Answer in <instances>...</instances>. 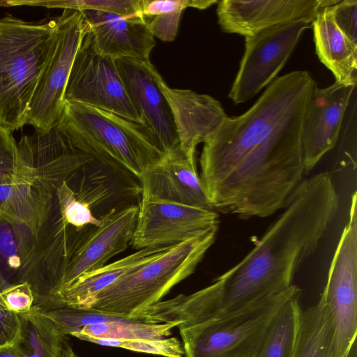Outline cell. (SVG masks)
<instances>
[{"label": "cell", "instance_id": "obj_1", "mask_svg": "<svg viewBox=\"0 0 357 357\" xmlns=\"http://www.w3.org/2000/svg\"><path fill=\"white\" fill-rule=\"evenodd\" d=\"M317 84L307 70L276 77L245 112L204 142L200 182L210 207L247 220L282 209L305 175L301 134Z\"/></svg>", "mask_w": 357, "mask_h": 357}, {"label": "cell", "instance_id": "obj_2", "mask_svg": "<svg viewBox=\"0 0 357 357\" xmlns=\"http://www.w3.org/2000/svg\"><path fill=\"white\" fill-rule=\"evenodd\" d=\"M338 210L330 173L304 178L254 248L210 284L204 312L229 314L291 287L298 268L317 250Z\"/></svg>", "mask_w": 357, "mask_h": 357}, {"label": "cell", "instance_id": "obj_3", "mask_svg": "<svg viewBox=\"0 0 357 357\" xmlns=\"http://www.w3.org/2000/svg\"><path fill=\"white\" fill-rule=\"evenodd\" d=\"M301 294V289L293 284L240 310L218 316L193 310L181 294L151 306L135 320L176 327L182 339L183 357H257L278 312Z\"/></svg>", "mask_w": 357, "mask_h": 357}, {"label": "cell", "instance_id": "obj_4", "mask_svg": "<svg viewBox=\"0 0 357 357\" xmlns=\"http://www.w3.org/2000/svg\"><path fill=\"white\" fill-rule=\"evenodd\" d=\"M58 124L78 149L128 178L139 181L164 155L145 125L109 111L66 101Z\"/></svg>", "mask_w": 357, "mask_h": 357}, {"label": "cell", "instance_id": "obj_5", "mask_svg": "<svg viewBox=\"0 0 357 357\" xmlns=\"http://www.w3.org/2000/svg\"><path fill=\"white\" fill-rule=\"evenodd\" d=\"M56 19L0 17V123L12 131L27 124L29 105L52 52Z\"/></svg>", "mask_w": 357, "mask_h": 357}, {"label": "cell", "instance_id": "obj_6", "mask_svg": "<svg viewBox=\"0 0 357 357\" xmlns=\"http://www.w3.org/2000/svg\"><path fill=\"white\" fill-rule=\"evenodd\" d=\"M216 234L169 247L104 289L83 310L134 321L194 273Z\"/></svg>", "mask_w": 357, "mask_h": 357}, {"label": "cell", "instance_id": "obj_7", "mask_svg": "<svg viewBox=\"0 0 357 357\" xmlns=\"http://www.w3.org/2000/svg\"><path fill=\"white\" fill-rule=\"evenodd\" d=\"M55 19L54 47L29 105L27 124L35 130H47L59 123L73 61L89 30L82 11L63 9Z\"/></svg>", "mask_w": 357, "mask_h": 357}, {"label": "cell", "instance_id": "obj_8", "mask_svg": "<svg viewBox=\"0 0 357 357\" xmlns=\"http://www.w3.org/2000/svg\"><path fill=\"white\" fill-rule=\"evenodd\" d=\"M356 192L349 220L339 239L321 295L329 306L335 328V357H349L357 334Z\"/></svg>", "mask_w": 357, "mask_h": 357}, {"label": "cell", "instance_id": "obj_9", "mask_svg": "<svg viewBox=\"0 0 357 357\" xmlns=\"http://www.w3.org/2000/svg\"><path fill=\"white\" fill-rule=\"evenodd\" d=\"M64 101L104 109L142 123L125 89L115 59L97 51L89 28L74 59Z\"/></svg>", "mask_w": 357, "mask_h": 357}, {"label": "cell", "instance_id": "obj_10", "mask_svg": "<svg viewBox=\"0 0 357 357\" xmlns=\"http://www.w3.org/2000/svg\"><path fill=\"white\" fill-rule=\"evenodd\" d=\"M312 24L296 21L245 36V50L229 98L243 103L277 77L291 57L304 31Z\"/></svg>", "mask_w": 357, "mask_h": 357}, {"label": "cell", "instance_id": "obj_11", "mask_svg": "<svg viewBox=\"0 0 357 357\" xmlns=\"http://www.w3.org/2000/svg\"><path fill=\"white\" fill-rule=\"evenodd\" d=\"M136 227L130 245L137 250L170 247L203 237L218 229L213 209L141 196Z\"/></svg>", "mask_w": 357, "mask_h": 357}, {"label": "cell", "instance_id": "obj_12", "mask_svg": "<svg viewBox=\"0 0 357 357\" xmlns=\"http://www.w3.org/2000/svg\"><path fill=\"white\" fill-rule=\"evenodd\" d=\"M139 206L112 209L102 216L69 259L58 289L46 308H53L60 294L82 275L100 268L130 245Z\"/></svg>", "mask_w": 357, "mask_h": 357}, {"label": "cell", "instance_id": "obj_13", "mask_svg": "<svg viewBox=\"0 0 357 357\" xmlns=\"http://www.w3.org/2000/svg\"><path fill=\"white\" fill-rule=\"evenodd\" d=\"M17 146L27 177L50 190L94 160L78 149L58 123L23 135Z\"/></svg>", "mask_w": 357, "mask_h": 357}, {"label": "cell", "instance_id": "obj_14", "mask_svg": "<svg viewBox=\"0 0 357 357\" xmlns=\"http://www.w3.org/2000/svg\"><path fill=\"white\" fill-rule=\"evenodd\" d=\"M339 0H222L218 2V23L225 33L247 36L296 21L312 24L320 9Z\"/></svg>", "mask_w": 357, "mask_h": 357}, {"label": "cell", "instance_id": "obj_15", "mask_svg": "<svg viewBox=\"0 0 357 357\" xmlns=\"http://www.w3.org/2000/svg\"><path fill=\"white\" fill-rule=\"evenodd\" d=\"M128 96L142 122L151 132L165 154L179 145L170 107L155 79L151 63L130 59H115Z\"/></svg>", "mask_w": 357, "mask_h": 357}, {"label": "cell", "instance_id": "obj_16", "mask_svg": "<svg viewBox=\"0 0 357 357\" xmlns=\"http://www.w3.org/2000/svg\"><path fill=\"white\" fill-rule=\"evenodd\" d=\"M355 88L335 81L327 87L317 86L314 89L306 107L301 134L305 175L335 146Z\"/></svg>", "mask_w": 357, "mask_h": 357}, {"label": "cell", "instance_id": "obj_17", "mask_svg": "<svg viewBox=\"0 0 357 357\" xmlns=\"http://www.w3.org/2000/svg\"><path fill=\"white\" fill-rule=\"evenodd\" d=\"M155 79L170 107L181 149L195 159L197 146L227 116L221 103L207 94L169 86L157 70Z\"/></svg>", "mask_w": 357, "mask_h": 357}, {"label": "cell", "instance_id": "obj_18", "mask_svg": "<svg viewBox=\"0 0 357 357\" xmlns=\"http://www.w3.org/2000/svg\"><path fill=\"white\" fill-rule=\"evenodd\" d=\"M139 182L141 196L212 209L202 188L195 159L189 158L179 145L148 168Z\"/></svg>", "mask_w": 357, "mask_h": 357}, {"label": "cell", "instance_id": "obj_19", "mask_svg": "<svg viewBox=\"0 0 357 357\" xmlns=\"http://www.w3.org/2000/svg\"><path fill=\"white\" fill-rule=\"evenodd\" d=\"M82 13L100 54L113 59L149 61L155 42L143 17L98 10Z\"/></svg>", "mask_w": 357, "mask_h": 357}, {"label": "cell", "instance_id": "obj_20", "mask_svg": "<svg viewBox=\"0 0 357 357\" xmlns=\"http://www.w3.org/2000/svg\"><path fill=\"white\" fill-rule=\"evenodd\" d=\"M333 6L320 9L312 22L316 53L320 61L333 73L335 82L356 86L357 45L337 25Z\"/></svg>", "mask_w": 357, "mask_h": 357}, {"label": "cell", "instance_id": "obj_21", "mask_svg": "<svg viewBox=\"0 0 357 357\" xmlns=\"http://www.w3.org/2000/svg\"><path fill=\"white\" fill-rule=\"evenodd\" d=\"M52 193L53 190L34 184L22 173L0 179V216L25 225L37 237Z\"/></svg>", "mask_w": 357, "mask_h": 357}, {"label": "cell", "instance_id": "obj_22", "mask_svg": "<svg viewBox=\"0 0 357 357\" xmlns=\"http://www.w3.org/2000/svg\"><path fill=\"white\" fill-rule=\"evenodd\" d=\"M169 248L139 250L119 260L82 275L60 294L53 308L68 306L83 310L104 289Z\"/></svg>", "mask_w": 357, "mask_h": 357}, {"label": "cell", "instance_id": "obj_23", "mask_svg": "<svg viewBox=\"0 0 357 357\" xmlns=\"http://www.w3.org/2000/svg\"><path fill=\"white\" fill-rule=\"evenodd\" d=\"M36 237L25 225L0 216V291L26 281Z\"/></svg>", "mask_w": 357, "mask_h": 357}, {"label": "cell", "instance_id": "obj_24", "mask_svg": "<svg viewBox=\"0 0 357 357\" xmlns=\"http://www.w3.org/2000/svg\"><path fill=\"white\" fill-rule=\"evenodd\" d=\"M21 337L17 342L20 357H77L67 335L33 305L19 314Z\"/></svg>", "mask_w": 357, "mask_h": 357}, {"label": "cell", "instance_id": "obj_25", "mask_svg": "<svg viewBox=\"0 0 357 357\" xmlns=\"http://www.w3.org/2000/svg\"><path fill=\"white\" fill-rule=\"evenodd\" d=\"M335 328L331 309L322 297L301 311L293 357H335Z\"/></svg>", "mask_w": 357, "mask_h": 357}, {"label": "cell", "instance_id": "obj_26", "mask_svg": "<svg viewBox=\"0 0 357 357\" xmlns=\"http://www.w3.org/2000/svg\"><path fill=\"white\" fill-rule=\"evenodd\" d=\"M301 294L288 300L272 320L257 357H293L302 309Z\"/></svg>", "mask_w": 357, "mask_h": 357}, {"label": "cell", "instance_id": "obj_27", "mask_svg": "<svg viewBox=\"0 0 357 357\" xmlns=\"http://www.w3.org/2000/svg\"><path fill=\"white\" fill-rule=\"evenodd\" d=\"M173 328L174 326L168 324H149L116 318L86 325L72 336L82 340L87 338L162 339L170 335Z\"/></svg>", "mask_w": 357, "mask_h": 357}, {"label": "cell", "instance_id": "obj_28", "mask_svg": "<svg viewBox=\"0 0 357 357\" xmlns=\"http://www.w3.org/2000/svg\"><path fill=\"white\" fill-rule=\"evenodd\" d=\"M29 6L98 10L124 17L141 16L140 0H29Z\"/></svg>", "mask_w": 357, "mask_h": 357}, {"label": "cell", "instance_id": "obj_29", "mask_svg": "<svg viewBox=\"0 0 357 357\" xmlns=\"http://www.w3.org/2000/svg\"><path fill=\"white\" fill-rule=\"evenodd\" d=\"M99 345L123 348L135 352L161 356L183 357L181 342L176 337L162 339L116 340L108 338H87L84 340Z\"/></svg>", "mask_w": 357, "mask_h": 357}, {"label": "cell", "instance_id": "obj_30", "mask_svg": "<svg viewBox=\"0 0 357 357\" xmlns=\"http://www.w3.org/2000/svg\"><path fill=\"white\" fill-rule=\"evenodd\" d=\"M36 307L43 314L52 320L66 335H72L86 325L116 319V317L105 314L68 306L56 308Z\"/></svg>", "mask_w": 357, "mask_h": 357}, {"label": "cell", "instance_id": "obj_31", "mask_svg": "<svg viewBox=\"0 0 357 357\" xmlns=\"http://www.w3.org/2000/svg\"><path fill=\"white\" fill-rule=\"evenodd\" d=\"M13 131L0 123V179L15 176L24 170Z\"/></svg>", "mask_w": 357, "mask_h": 357}, {"label": "cell", "instance_id": "obj_32", "mask_svg": "<svg viewBox=\"0 0 357 357\" xmlns=\"http://www.w3.org/2000/svg\"><path fill=\"white\" fill-rule=\"evenodd\" d=\"M34 303L32 288L26 281L9 285L0 291V305L18 314L30 311Z\"/></svg>", "mask_w": 357, "mask_h": 357}, {"label": "cell", "instance_id": "obj_33", "mask_svg": "<svg viewBox=\"0 0 357 357\" xmlns=\"http://www.w3.org/2000/svg\"><path fill=\"white\" fill-rule=\"evenodd\" d=\"M218 1L215 0H140V15L150 17L158 15L191 7L199 10L206 9Z\"/></svg>", "mask_w": 357, "mask_h": 357}, {"label": "cell", "instance_id": "obj_34", "mask_svg": "<svg viewBox=\"0 0 357 357\" xmlns=\"http://www.w3.org/2000/svg\"><path fill=\"white\" fill-rule=\"evenodd\" d=\"M335 21L340 29L357 45V1L342 0L333 6Z\"/></svg>", "mask_w": 357, "mask_h": 357}, {"label": "cell", "instance_id": "obj_35", "mask_svg": "<svg viewBox=\"0 0 357 357\" xmlns=\"http://www.w3.org/2000/svg\"><path fill=\"white\" fill-rule=\"evenodd\" d=\"M183 10L163 13L145 17L148 27L153 36L165 42H170L176 36Z\"/></svg>", "mask_w": 357, "mask_h": 357}, {"label": "cell", "instance_id": "obj_36", "mask_svg": "<svg viewBox=\"0 0 357 357\" xmlns=\"http://www.w3.org/2000/svg\"><path fill=\"white\" fill-rule=\"evenodd\" d=\"M21 331L20 315L0 305V347L16 343L21 337Z\"/></svg>", "mask_w": 357, "mask_h": 357}, {"label": "cell", "instance_id": "obj_37", "mask_svg": "<svg viewBox=\"0 0 357 357\" xmlns=\"http://www.w3.org/2000/svg\"><path fill=\"white\" fill-rule=\"evenodd\" d=\"M0 357H20L17 342L0 347Z\"/></svg>", "mask_w": 357, "mask_h": 357}]
</instances>
